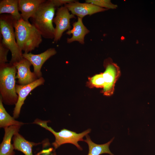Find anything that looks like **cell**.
<instances>
[{"mask_svg":"<svg viewBox=\"0 0 155 155\" xmlns=\"http://www.w3.org/2000/svg\"><path fill=\"white\" fill-rule=\"evenodd\" d=\"M12 139L14 149L22 152L25 155H33V147L42 143L29 141L26 140L19 132L14 135Z\"/></svg>","mask_w":155,"mask_h":155,"instance_id":"obj_15","label":"cell"},{"mask_svg":"<svg viewBox=\"0 0 155 155\" xmlns=\"http://www.w3.org/2000/svg\"><path fill=\"white\" fill-rule=\"evenodd\" d=\"M43 148H44L38 153L36 155H57L55 150L53 148H46L50 145L48 140H46L42 142Z\"/></svg>","mask_w":155,"mask_h":155,"instance_id":"obj_20","label":"cell"},{"mask_svg":"<svg viewBox=\"0 0 155 155\" xmlns=\"http://www.w3.org/2000/svg\"><path fill=\"white\" fill-rule=\"evenodd\" d=\"M45 0H18V8L22 19L28 22L36 12L39 6Z\"/></svg>","mask_w":155,"mask_h":155,"instance_id":"obj_13","label":"cell"},{"mask_svg":"<svg viewBox=\"0 0 155 155\" xmlns=\"http://www.w3.org/2000/svg\"><path fill=\"white\" fill-rule=\"evenodd\" d=\"M15 66L10 63L0 66V97L5 104L11 105L17 103L18 96L16 90Z\"/></svg>","mask_w":155,"mask_h":155,"instance_id":"obj_4","label":"cell"},{"mask_svg":"<svg viewBox=\"0 0 155 155\" xmlns=\"http://www.w3.org/2000/svg\"><path fill=\"white\" fill-rule=\"evenodd\" d=\"M25 123L17 121L11 116L7 112L3 105L2 99L0 97V127L4 129L13 125L22 126Z\"/></svg>","mask_w":155,"mask_h":155,"instance_id":"obj_18","label":"cell"},{"mask_svg":"<svg viewBox=\"0 0 155 155\" xmlns=\"http://www.w3.org/2000/svg\"><path fill=\"white\" fill-rule=\"evenodd\" d=\"M73 18H75V15L71 14L65 6L57 8L53 20L55 25L54 42H57L60 40L63 33L71 29L70 20Z\"/></svg>","mask_w":155,"mask_h":155,"instance_id":"obj_7","label":"cell"},{"mask_svg":"<svg viewBox=\"0 0 155 155\" xmlns=\"http://www.w3.org/2000/svg\"><path fill=\"white\" fill-rule=\"evenodd\" d=\"M56 8L63 6L66 4L75 1L73 0H51Z\"/></svg>","mask_w":155,"mask_h":155,"instance_id":"obj_22","label":"cell"},{"mask_svg":"<svg viewBox=\"0 0 155 155\" xmlns=\"http://www.w3.org/2000/svg\"><path fill=\"white\" fill-rule=\"evenodd\" d=\"M45 80L42 77L27 85H16V90L18 94V99L13 111V117L15 119L19 117L21 107L30 93L36 87L43 84Z\"/></svg>","mask_w":155,"mask_h":155,"instance_id":"obj_8","label":"cell"},{"mask_svg":"<svg viewBox=\"0 0 155 155\" xmlns=\"http://www.w3.org/2000/svg\"><path fill=\"white\" fill-rule=\"evenodd\" d=\"M9 50L0 42V66L4 65L8 61L7 55Z\"/></svg>","mask_w":155,"mask_h":155,"instance_id":"obj_21","label":"cell"},{"mask_svg":"<svg viewBox=\"0 0 155 155\" xmlns=\"http://www.w3.org/2000/svg\"><path fill=\"white\" fill-rule=\"evenodd\" d=\"M86 139L84 140V141L88 144V152L87 155H100L104 153L110 155H114L111 152L109 149V146L114 137L106 143L98 144L93 142L88 134L86 136Z\"/></svg>","mask_w":155,"mask_h":155,"instance_id":"obj_17","label":"cell"},{"mask_svg":"<svg viewBox=\"0 0 155 155\" xmlns=\"http://www.w3.org/2000/svg\"><path fill=\"white\" fill-rule=\"evenodd\" d=\"M70 11L71 13L78 17L82 18L87 15L104 11L108 9L102 8L90 3H81L75 1L64 5Z\"/></svg>","mask_w":155,"mask_h":155,"instance_id":"obj_9","label":"cell"},{"mask_svg":"<svg viewBox=\"0 0 155 155\" xmlns=\"http://www.w3.org/2000/svg\"><path fill=\"white\" fill-rule=\"evenodd\" d=\"M18 0H2L0 1V15L7 13L15 21L22 19L18 8Z\"/></svg>","mask_w":155,"mask_h":155,"instance_id":"obj_16","label":"cell"},{"mask_svg":"<svg viewBox=\"0 0 155 155\" xmlns=\"http://www.w3.org/2000/svg\"><path fill=\"white\" fill-rule=\"evenodd\" d=\"M14 28L16 42L21 51L28 53L39 47L42 37L29 21L22 19L16 21Z\"/></svg>","mask_w":155,"mask_h":155,"instance_id":"obj_2","label":"cell"},{"mask_svg":"<svg viewBox=\"0 0 155 155\" xmlns=\"http://www.w3.org/2000/svg\"><path fill=\"white\" fill-rule=\"evenodd\" d=\"M72 25L73 28L66 32L68 35H72L71 38H67V42L70 43L77 41L81 44H84L85 37L90 31L84 24L82 18L78 17L77 21L73 23Z\"/></svg>","mask_w":155,"mask_h":155,"instance_id":"obj_14","label":"cell"},{"mask_svg":"<svg viewBox=\"0 0 155 155\" xmlns=\"http://www.w3.org/2000/svg\"><path fill=\"white\" fill-rule=\"evenodd\" d=\"M86 3H91L100 7H104L106 9H115L117 8V5L113 4L109 0H86Z\"/></svg>","mask_w":155,"mask_h":155,"instance_id":"obj_19","label":"cell"},{"mask_svg":"<svg viewBox=\"0 0 155 155\" xmlns=\"http://www.w3.org/2000/svg\"><path fill=\"white\" fill-rule=\"evenodd\" d=\"M15 21L10 15H0V34L2 38L0 41L11 52V58L9 63L12 64L20 61L23 58V53L17 44L16 38L14 28Z\"/></svg>","mask_w":155,"mask_h":155,"instance_id":"obj_5","label":"cell"},{"mask_svg":"<svg viewBox=\"0 0 155 155\" xmlns=\"http://www.w3.org/2000/svg\"><path fill=\"white\" fill-rule=\"evenodd\" d=\"M103 66L104 72L88 77L86 85L91 88H102L101 92L104 95L110 96L114 93L115 84L121 75L120 70L110 57L104 60Z\"/></svg>","mask_w":155,"mask_h":155,"instance_id":"obj_1","label":"cell"},{"mask_svg":"<svg viewBox=\"0 0 155 155\" xmlns=\"http://www.w3.org/2000/svg\"><path fill=\"white\" fill-rule=\"evenodd\" d=\"M17 70L16 78L19 85H25L31 83L38 79L34 72L30 70L31 63L24 57L20 61L13 63Z\"/></svg>","mask_w":155,"mask_h":155,"instance_id":"obj_10","label":"cell"},{"mask_svg":"<svg viewBox=\"0 0 155 155\" xmlns=\"http://www.w3.org/2000/svg\"><path fill=\"white\" fill-rule=\"evenodd\" d=\"M57 53L55 48H50L40 54H34L31 52L22 54L23 57L28 60L33 65L34 72L38 78L42 77L41 71L42 67L44 63L52 56Z\"/></svg>","mask_w":155,"mask_h":155,"instance_id":"obj_11","label":"cell"},{"mask_svg":"<svg viewBox=\"0 0 155 155\" xmlns=\"http://www.w3.org/2000/svg\"><path fill=\"white\" fill-rule=\"evenodd\" d=\"M21 127L13 125L4 129L5 133L0 145V155H15L14 149L11 141L14 135L19 132Z\"/></svg>","mask_w":155,"mask_h":155,"instance_id":"obj_12","label":"cell"},{"mask_svg":"<svg viewBox=\"0 0 155 155\" xmlns=\"http://www.w3.org/2000/svg\"><path fill=\"white\" fill-rule=\"evenodd\" d=\"M49 122L48 121L36 119L33 123L40 125L53 134L55 137V140L52 143V145L55 150L62 144L70 143L75 146L79 150L81 151L83 150L82 148L78 144V142L79 141H84L83 137L90 132L91 129H88L79 133L65 129H61L59 132H56L51 127L48 125L47 123Z\"/></svg>","mask_w":155,"mask_h":155,"instance_id":"obj_6","label":"cell"},{"mask_svg":"<svg viewBox=\"0 0 155 155\" xmlns=\"http://www.w3.org/2000/svg\"><path fill=\"white\" fill-rule=\"evenodd\" d=\"M56 8L51 0H46L40 5L31 18V24L44 38H54L55 28L53 20Z\"/></svg>","mask_w":155,"mask_h":155,"instance_id":"obj_3","label":"cell"}]
</instances>
